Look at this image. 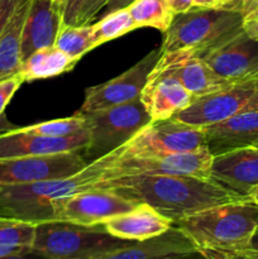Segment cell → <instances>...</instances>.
Wrapping results in <instances>:
<instances>
[{"label":"cell","mask_w":258,"mask_h":259,"mask_svg":"<svg viewBox=\"0 0 258 259\" xmlns=\"http://www.w3.org/2000/svg\"><path fill=\"white\" fill-rule=\"evenodd\" d=\"M94 187L115 190L125 197L148 204L172 223L207 207L248 197L212 179L189 176L136 175L105 180Z\"/></svg>","instance_id":"6da1fadb"},{"label":"cell","mask_w":258,"mask_h":259,"mask_svg":"<svg viewBox=\"0 0 258 259\" xmlns=\"http://www.w3.org/2000/svg\"><path fill=\"white\" fill-rule=\"evenodd\" d=\"M200 252L223 255L249 249L258 229V205L247 197L215 205L174 223Z\"/></svg>","instance_id":"7a4b0ae2"},{"label":"cell","mask_w":258,"mask_h":259,"mask_svg":"<svg viewBox=\"0 0 258 259\" xmlns=\"http://www.w3.org/2000/svg\"><path fill=\"white\" fill-rule=\"evenodd\" d=\"M116 152L90 162L82 171L66 179L34 184L5 185L0 189V217L40 224L55 220L53 204L57 200L91 189L103 180Z\"/></svg>","instance_id":"3957f363"},{"label":"cell","mask_w":258,"mask_h":259,"mask_svg":"<svg viewBox=\"0 0 258 259\" xmlns=\"http://www.w3.org/2000/svg\"><path fill=\"white\" fill-rule=\"evenodd\" d=\"M243 20L237 10L192 7L175 14L164 32L162 52L190 51L202 56L243 32Z\"/></svg>","instance_id":"277c9868"},{"label":"cell","mask_w":258,"mask_h":259,"mask_svg":"<svg viewBox=\"0 0 258 259\" xmlns=\"http://www.w3.org/2000/svg\"><path fill=\"white\" fill-rule=\"evenodd\" d=\"M132 243L110 235L103 225L82 227L52 220L35 225L32 249L48 259H90Z\"/></svg>","instance_id":"5b68a950"},{"label":"cell","mask_w":258,"mask_h":259,"mask_svg":"<svg viewBox=\"0 0 258 259\" xmlns=\"http://www.w3.org/2000/svg\"><path fill=\"white\" fill-rule=\"evenodd\" d=\"M82 116L89 131V144L82 152L88 163L116 151L151 123L139 99Z\"/></svg>","instance_id":"8992f818"},{"label":"cell","mask_w":258,"mask_h":259,"mask_svg":"<svg viewBox=\"0 0 258 259\" xmlns=\"http://www.w3.org/2000/svg\"><path fill=\"white\" fill-rule=\"evenodd\" d=\"M205 146L201 128L175 118L151 121L125 144L116 149V159L161 157L189 152Z\"/></svg>","instance_id":"52a82bcc"},{"label":"cell","mask_w":258,"mask_h":259,"mask_svg":"<svg viewBox=\"0 0 258 259\" xmlns=\"http://www.w3.org/2000/svg\"><path fill=\"white\" fill-rule=\"evenodd\" d=\"M212 154L206 146L199 149L148 158L114 159L104 174L103 180L124 176L149 175V176H189L210 180ZM100 181V182H101Z\"/></svg>","instance_id":"ba28073f"},{"label":"cell","mask_w":258,"mask_h":259,"mask_svg":"<svg viewBox=\"0 0 258 259\" xmlns=\"http://www.w3.org/2000/svg\"><path fill=\"white\" fill-rule=\"evenodd\" d=\"M250 110H258V78L200 96L174 118L189 125L204 128Z\"/></svg>","instance_id":"9c48e42d"},{"label":"cell","mask_w":258,"mask_h":259,"mask_svg":"<svg viewBox=\"0 0 258 259\" xmlns=\"http://www.w3.org/2000/svg\"><path fill=\"white\" fill-rule=\"evenodd\" d=\"M138 204L115 190L91 187L57 200L53 209L55 220L82 227H98L116 215L131 211Z\"/></svg>","instance_id":"30bf717a"},{"label":"cell","mask_w":258,"mask_h":259,"mask_svg":"<svg viewBox=\"0 0 258 259\" xmlns=\"http://www.w3.org/2000/svg\"><path fill=\"white\" fill-rule=\"evenodd\" d=\"M161 55L162 48H154L116 77L86 89L82 105L75 114L85 115L100 109L121 105L139 99Z\"/></svg>","instance_id":"8fae6325"},{"label":"cell","mask_w":258,"mask_h":259,"mask_svg":"<svg viewBox=\"0 0 258 259\" xmlns=\"http://www.w3.org/2000/svg\"><path fill=\"white\" fill-rule=\"evenodd\" d=\"M88 162L82 152L0 159V185H22L66 179L82 171Z\"/></svg>","instance_id":"7c38bea8"},{"label":"cell","mask_w":258,"mask_h":259,"mask_svg":"<svg viewBox=\"0 0 258 259\" xmlns=\"http://www.w3.org/2000/svg\"><path fill=\"white\" fill-rule=\"evenodd\" d=\"M200 57L230 85L258 78V40L244 30Z\"/></svg>","instance_id":"4fadbf2b"},{"label":"cell","mask_w":258,"mask_h":259,"mask_svg":"<svg viewBox=\"0 0 258 259\" xmlns=\"http://www.w3.org/2000/svg\"><path fill=\"white\" fill-rule=\"evenodd\" d=\"M156 76L176 78L195 99L232 86L218 77L200 56L190 51L162 52L149 77Z\"/></svg>","instance_id":"5bb4252c"},{"label":"cell","mask_w":258,"mask_h":259,"mask_svg":"<svg viewBox=\"0 0 258 259\" xmlns=\"http://www.w3.org/2000/svg\"><path fill=\"white\" fill-rule=\"evenodd\" d=\"M89 144V131L67 137H43L29 133L24 128L0 133V159L45 156L63 152H83Z\"/></svg>","instance_id":"9a60e30c"},{"label":"cell","mask_w":258,"mask_h":259,"mask_svg":"<svg viewBox=\"0 0 258 259\" xmlns=\"http://www.w3.org/2000/svg\"><path fill=\"white\" fill-rule=\"evenodd\" d=\"M62 18L63 0H30L22 30V63L35 51L55 46Z\"/></svg>","instance_id":"2e32d148"},{"label":"cell","mask_w":258,"mask_h":259,"mask_svg":"<svg viewBox=\"0 0 258 259\" xmlns=\"http://www.w3.org/2000/svg\"><path fill=\"white\" fill-rule=\"evenodd\" d=\"M210 176L223 186L249 197L258 186V148L248 147L214 156Z\"/></svg>","instance_id":"e0dca14e"},{"label":"cell","mask_w":258,"mask_h":259,"mask_svg":"<svg viewBox=\"0 0 258 259\" xmlns=\"http://www.w3.org/2000/svg\"><path fill=\"white\" fill-rule=\"evenodd\" d=\"M201 129L205 146L212 156L255 147L258 144V110L244 111Z\"/></svg>","instance_id":"ac0fdd59"},{"label":"cell","mask_w":258,"mask_h":259,"mask_svg":"<svg viewBox=\"0 0 258 259\" xmlns=\"http://www.w3.org/2000/svg\"><path fill=\"white\" fill-rule=\"evenodd\" d=\"M139 100L151 121L166 120L191 105L196 99L180 81L169 76L148 77Z\"/></svg>","instance_id":"d6986e66"},{"label":"cell","mask_w":258,"mask_h":259,"mask_svg":"<svg viewBox=\"0 0 258 259\" xmlns=\"http://www.w3.org/2000/svg\"><path fill=\"white\" fill-rule=\"evenodd\" d=\"M101 225L119 239L142 242L166 233L174 227V223L148 204L139 202L131 211L116 215Z\"/></svg>","instance_id":"ffe728a7"},{"label":"cell","mask_w":258,"mask_h":259,"mask_svg":"<svg viewBox=\"0 0 258 259\" xmlns=\"http://www.w3.org/2000/svg\"><path fill=\"white\" fill-rule=\"evenodd\" d=\"M197 250L196 245L182 230L172 227L158 237L133 242L120 249L90 259H166Z\"/></svg>","instance_id":"44dd1931"},{"label":"cell","mask_w":258,"mask_h":259,"mask_svg":"<svg viewBox=\"0 0 258 259\" xmlns=\"http://www.w3.org/2000/svg\"><path fill=\"white\" fill-rule=\"evenodd\" d=\"M30 0H22L0 35V81L18 75L22 67V30Z\"/></svg>","instance_id":"7402d4cb"},{"label":"cell","mask_w":258,"mask_h":259,"mask_svg":"<svg viewBox=\"0 0 258 259\" xmlns=\"http://www.w3.org/2000/svg\"><path fill=\"white\" fill-rule=\"evenodd\" d=\"M76 61L57 47H46L35 51L22 63L19 75L24 82L55 77L72 70Z\"/></svg>","instance_id":"603a6c76"},{"label":"cell","mask_w":258,"mask_h":259,"mask_svg":"<svg viewBox=\"0 0 258 259\" xmlns=\"http://www.w3.org/2000/svg\"><path fill=\"white\" fill-rule=\"evenodd\" d=\"M35 224L0 217V257L32 249Z\"/></svg>","instance_id":"cb8c5ba5"},{"label":"cell","mask_w":258,"mask_h":259,"mask_svg":"<svg viewBox=\"0 0 258 259\" xmlns=\"http://www.w3.org/2000/svg\"><path fill=\"white\" fill-rule=\"evenodd\" d=\"M137 28H154L166 32L171 25L175 13L168 0H136L128 7Z\"/></svg>","instance_id":"d4e9b609"},{"label":"cell","mask_w":258,"mask_h":259,"mask_svg":"<svg viewBox=\"0 0 258 259\" xmlns=\"http://www.w3.org/2000/svg\"><path fill=\"white\" fill-rule=\"evenodd\" d=\"M55 47L65 52L73 61L78 62L86 53L96 48L93 37V25L62 27L56 39Z\"/></svg>","instance_id":"484cf974"},{"label":"cell","mask_w":258,"mask_h":259,"mask_svg":"<svg viewBox=\"0 0 258 259\" xmlns=\"http://www.w3.org/2000/svg\"><path fill=\"white\" fill-rule=\"evenodd\" d=\"M134 29H137V25L128 8L103 15L101 19L93 25V37L95 47L116 39Z\"/></svg>","instance_id":"4316f807"},{"label":"cell","mask_w":258,"mask_h":259,"mask_svg":"<svg viewBox=\"0 0 258 259\" xmlns=\"http://www.w3.org/2000/svg\"><path fill=\"white\" fill-rule=\"evenodd\" d=\"M23 128L29 133L37 134V136L58 138V137L72 136V134L83 131V129H86V121L82 115L75 114L70 118L55 119V120L43 121V123L23 126Z\"/></svg>","instance_id":"83f0119b"},{"label":"cell","mask_w":258,"mask_h":259,"mask_svg":"<svg viewBox=\"0 0 258 259\" xmlns=\"http://www.w3.org/2000/svg\"><path fill=\"white\" fill-rule=\"evenodd\" d=\"M23 82H24V80L19 73L13 76V77L7 78V80L0 81V115L4 113L7 105Z\"/></svg>","instance_id":"f1b7e54d"},{"label":"cell","mask_w":258,"mask_h":259,"mask_svg":"<svg viewBox=\"0 0 258 259\" xmlns=\"http://www.w3.org/2000/svg\"><path fill=\"white\" fill-rule=\"evenodd\" d=\"M22 0H0V35Z\"/></svg>","instance_id":"f546056e"},{"label":"cell","mask_w":258,"mask_h":259,"mask_svg":"<svg viewBox=\"0 0 258 259\" xmlns=\"http://www.w3.org/2000/svg\"><path fill=\"white\" fill-rule=\"evenodd\" d=\"M258 7V0H230L229 9L237 10L243 15Z\"/></svg>","instance_id":"4dcf8cb0"},{"label":"cell","mask_w":258,"mask_h":259,"mask_svg":"<svg viewBox=\"0 0 258 259\" xmlns=\"http://www.w3.org/2000/svg\"><path fill=\"white\" fill-rule=\"evenodd\" d=\"M230 0H194L192 7L206 9H229Z\"/></svg>","instance_id":"1f68e13d"},{"label":"cell","mask_w":258,"mask_h":259,"mask_svg":"<svg viewBox=\"0 0 258 259\" xmlns=\"http://www.w3.org/2000/svg\"><path fill=\"white\" fill-rule=\"evenodd\" d=\"M243 29L249 37L258 40V15H250V17H243Z\"/></svg>","instance_id":"d6a6232c"},{"label":"cell","mask_w":258,"mask_h":259,"mask_svg":"<svg viewBox=\"0 0 258 259\" xmlns=\"http://www.w3.org/2000/svg\"><path fill=\"white\" fill-rule=\"evenodd\" d=\"M211 257V255H210ZM217 259H258V252L252 249H245L242 252L232 253V254H223V255H214Z\"/></svg>","instance_id":"836d02e7"},{"label":"cell","mask_w":258,"mask_h":259,"mask_svg":"<svg viewBox=\"0 0 258 259\" xmlns=\"http://www.w3.org/2000/svg\"><path fill=\"white\" fill-rule=\"evenodd\" d=\"M133 2H136V0H108V3H106V5L103 9L104 15L109 14V13L111 12H115V10L125 9V8H128Z\"/></svg>","instance_id":"e575fe53"},{"label":"cell","mask_w":258,"mask_h":259,"mask_svg":"<svg viewBox=\"0 0 258 259\" xmlns=\"http://www.w3.org/2000/svg\"><path fill=\"white\" fill-rule=\"evenodd\" d=\"M168 4L172 12L177 14V13H184L191 9L194 5V0H168Z\"/></svg>","instance_id":"d590c367"},{"label":"cell","mask_w":258,"mask_h":259,"mask_svg":"<svg viewBox=\"0 0 258 259\" xmlns=\"http://www.w3.org/2000/svg\"><path fill=\"white\" fill-rule=\"evenodd\" d=\"M0 259H48V258H46L45 255L39 254V253L35 252V250L30 249V250H28V252L17 253V254L0 257Z\"/></svg>","instance_id":"8d00e7d4"},{"label":"cell","mask_w":258,"mask_h":259,"mask_svg":"<svg viewBox=\"0 0 258 259\" xmlns=\"http://www.w3.org/2000/svg\"><path fill=\"white\" fill-rule=\"evenodd\" d=\"M166 259H217L214 257H210V255L205 254V253L200 252H192V253H185V254H179V255H174V257H169Z\"/></svg>","instance_id":"74e56055"},{"label":"cell","mask_w":258,"mask_h":259,"mask_svg":"<svg viewBox=\"0 0 258 259\" xmlns=\"http://www.w3.org/2000/svg\"><path fill=\"white\" fill-rule=\"evenodd\" d=\"M249 249H252V250H257V252H258V229L255 230L254 235H253L252 242H250V247H249Z\"/></svg>","instance_id":"f35d334b"},{"label":"cell","mask_w":258,"mask_h":259,"mask_svg":"<svg viewBox=\"0 0 258 259\" xmlns=\"http://www.w3.org/2000/svg\"><path fill=\"white\" fill-rule=\"evenodd\" d=\"M249 199L258 205V186L249 194Z\"/></svg>","instance_id":"ab89813d"},{"label":"cell","mask_w":258,"mask_h":259,"mask_svg":"<svg viewBox=\"0 0 258 259\" xmlns=\"http://www.w3.org/2000/svg\"><path fill=\"white\" fill-rule=\"evenodd\" d=\"M250 15H258V7L254 8L253 10H250V12H248L247 14H244L243 17H250Z\"/></svg>","instance_id":"60d3db41"},{"label":"cell","mask_w":258,"mask_h":259,"mask_svg":"<svg viewBox=\"0 0 258 259\" xmlns=\"http://www.w3.org/2000/svg\"><path fill=\"white\" fill-rule=\"evenodd\" d=\"M2 187H3V185H0V189H2Z\"/></svg>","instance_id":"b9f144b4"},{"label":"cell","mask_w":258,"mask_h":259,"mask_svg":"<svg viewBox=\"0 0 258 259\" xmlns=\"http://www.w3.org/2000/svg\"><path fill=\"white\" fill-rule=\"evenodd\" d=\"M255 147H257V148H258V144H257V146H255Z\"/></svg>","instance_id":"7bdbcfd3"}]
</instances>
